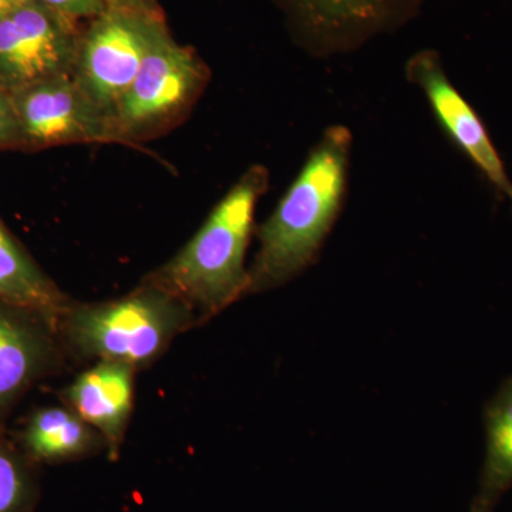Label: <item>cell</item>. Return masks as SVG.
I'll return each instance as SVG.
<instances>
[{"mask_svg":"<svg viewBox=\"0 0 512 512\" xmlns=\"http://www.w3.org/2000/svg\"><path fill=\"white\" fill-rule=\"evenodd\" d=\"M352 133L329 127L268 220L258 228L259 251L248 292L288 282L315 261L335 224L348 185Z\"/></svg>","mask_w":512,"mask_h":512,"instance_id":"1","label":"cell"},{"mask_svg":"<svg viewBox=\"0 0 512 512\" xmlns=\"http://www.w3.org/2000/svg\"><path fill=\"white\" fill-rule=\"evenodd\" d=\"M268 185L264 165L249 167L190 242L148 281L210 315L248 293L245 258L256 204Z\"/></svg>","mask_w":512,"mask_h":512,"instance_id":"2","label":"cell"},{"mask_svg":"<svg viewBox=\"0 0 512 512\" xmlns=\"http://www.w3.org/2000/svg\"><path fill=\"white\" fill-rule=\"evenodd\" d=\"M64 329L74 348L84 356L147 365L188 328L191 306L148 281L117 301L67 308Z\"/></svg>","mask_w":512,"mask_h":512,"instance_id":"3","label":"cell"},{"mask_svg":"<svg viewBox=\"0 0 512 512\" xmlns=\"http://www.w3.org/2000/svg\"><path fill=\"white\" fill-rule=\"evenodd\" d=\"M208 80L210 72L200 57L165 33L111 116L117 144L134 146L178 126Z\"/></svg>","mask_w":512,"mask_h":512,"instance_id":"4","label":"cell"},{"mask_svg":"<svg viewBox=\"0 0 512 512\" xmlns=\"http://www.w3.org/2000/svg\"><path fill=\"white\" fill-rule=\"evenodd\" d=\"M167 32L161 12L107 8L82 30L74 82L111 119L148 53Z\"/></svg>","mask_w":512,"mask_h":512,"instance_id":"5","label":"cell"},{"mask_svg":"<svg viewBox=\"0 0 512 512\" xmlns=\"http://www.w3.org/2000/svg\"><path fill=\"white\" fill-rule=\"evenodd\" d=\"M80 35L79 23L39 0L0 19V89L13 94L72 76Z\"/></svg>","mask_w":512,"mask_h":512,"instance_id":"6","label":"cell"},{"mask_svg":"<svg viewBox=\"0 0 512 512\" xmlns=\"http://www.w3.org/2000/svg\"><path fill=\"white\" fill-rule=\"evenodd\" d=\"M25 146L117 144L113 123L73 76L56 77L10 94Z\"/></svg>","mask_w":512,"mask_h":512,"instance_id":"7","label":"cell"},{"mask_svg":"<svg viewBox=\"0 0 512 512\" xmlns=\"http://www.w3.org/2000/svg\"><path fill=\"white\" fill-rule=\"evenodd\" d=\"M407 79L426 96L436 120L454 146L484 175L498 194L511 200L512 183L507 168L484 121L450 82L437 53H417L406 66Z\"/></svg>","mask_w":512,"mask_h":512,"instance_id":"8","label":"cell"},{"mask_svg":"<svg viewBox=\"0 0 512 512\" xmlns=\"http://www.w3.org/2000/svg\"><path fill=\"white\" fill-rule=\"evenodd\" d=\"M414 0H284L298 28L319 49H345L379 32Z\"/></svg>","mask_w":512,"mask_h":512,"instance_id":"9","label":"cell"},{"mask_svg":"<svg viewBox=\"0 0 512 512\" xmlns=\"http://www.w3.org/2000/svg\"><path fill=\"white\" fill-rule=\"evenodd\" d=\"M134 370L124 363L100 360L64 392L72 410L103 436L110 457L119 456L133 412Z\"/></svg>","mask_w":512,"mask_h":512,"instance_id":"10","label":"cell"},{"mask_svg":"<svg viewBox=\"0 0 512 512\" xmlns=\"http://www.w3.org/2000/svg\"><path fill=\"white\" fill-rule=\"evenodd\" d=\"M26 309L0 302V412L42 373L50 343Z\"/></svg>","mask_w":512,"mask_h":512,"instance_id":"11","label":"cell"},{"mask_svg":"<svg viewBox=\"0 0 512 512\" xmlns=\"http://www.w3.org/2000/svg\"><path fill=\"white\" fill-rule=\"evenodd\" d=\"M487 451L471 512H494L512 488V377L485 407Z\"/></svg>","mask_w":512,"mask_h":512,"instance_id":"12","label":"cell"},{"mask_svg":"<svg viewBox=\"0 0 512 512\" xmlns=\"http://www.w3.org/2000/svg\"><path fill=\"white\" fill-rule=\"evenodd\" d=\"M0 302L40 315L66 312V296L57 289L12 235L0 224Z\"/></svg>","mask_w":512,"mask_h":512,"instance_id":"13","label":"cell"},{"mask_svg":"<svg viewBox=\"0 0 512 512\" xmlns=\"http://www.w3.org/2000/svg\"><path fill=\"white\" fill-rule=\"evenodd\" d=\"M23 441L30 456L55 463L86 456L104 440L74 410L47 407L29 421Z\"/></svg>","mask_w":512,"mask_h":512,"instance_id":"14","label":"cell"},{"mask_svg":"<svg viewBox=\"0 0 512 512\" xmlns=\"http://www.w3.org/2000/svg\"><path fill=\"white\" fill-rule=\"evenodd\" d=\"M36 500L32 470L15 451L0 444V512H33Z\"/></svg>","mask_w":512,"mask_h":512,"instance_id":"15","label":"cell"},{"mask_svg":"<svg viewBox=\"0 0 512 512\" xmlns=\"http://www.w3.org/2000/svg\"><path fill=\"white\" fill-rule=\"evenodd\" d=\"M46 8L55 10L64 18L79 23L80 20H92L107 9L104 0H39Z\"/></svg>","mask_w":512,"mask_h":512,"instance_id":"16","label":"cell"},{"mask_svg":"<svg viewBox=\"0 0 512 512\" xmlns=\"http://www.w3.org/2000/svg\"><path fill=\"white\" fill-rule=\"evenodd\" d=\"M25 146L12 97L0 89V148Z\"/></svg>","mask_w":512,"mask_h":512,"instance_id":"17","label":"cell"},{"mask_svg":"<svg viewBox=\"0 0 512 512\" xmlns=\"http://www.w3.org/2000/svg\"><path fill=\"white\" fill-rule=\"evenodd\" d=\"M107 8L146 10V12H161L157 0H104Z\"/></svg>","mask_w":512,"mask_h":512,"instance_id":"18","label":"cell"},{"mask_svg":"<svg viewBox=\"0 0 512 512\" xmlns=\"http://www.w3.org/2000/svg\"><path fill=\"white\" fill-rule=\"evenodd\" d=\"M32 2H36V0H0V19L6 18L10 13Z\"/></svg>","mask_w":512,"mask_h":512,"instance_id":"19","label":"cell"},{"mask_svg":"<svg viewBox=\"0 0 512 512\" xmlns=\"http://www.w3.org/2000/svg\"><path fill=\"white\" fill-rule=\"evenodd\" d=\"M511 204H512V198H511Z\"/></svg>","mask_w":512,"mask_h":512,"instance_id":"20","label":"cell"}]
</instances>
